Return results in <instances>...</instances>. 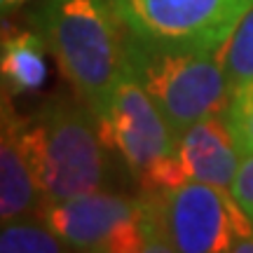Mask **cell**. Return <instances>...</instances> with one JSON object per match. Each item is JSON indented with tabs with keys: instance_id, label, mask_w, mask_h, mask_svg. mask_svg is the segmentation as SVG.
<instances>
[{
	"instance_id": "6da1fadb",
	"label": "cell",
	"mask_w": 253,
	"mask_h": 253,
	"mask_svg": "<svg viewBox=\"0 0 253 253\" xmlns=\"http://www.w3.org/2000/svg\"><path fill=\"white\" fill-rule=\"evenodd\" d=\"M36 24L75 94L101 118L129 71L125 26L110 0H45Z\"/></svg>"
},
{
	"instance_id": "7a4b0ae2",
	"label": "cell",
	"mask_w": 253,
	"mask_h": 253,
	"mask_svg": "<svg viewBox=\"0 0 253 253\" xmlns=\"http://www.w3.org/2000/svg\"><path fill=\"white\" fill-rule=\"evenodd\" d=\"M19 131L40 190V209L108 183L110 150L89 108L47 103L33 118H21Z\"/></svg>"
},
{
	"instance_id": "3957f363",
	"label": "cell",
	"mask_w": 253,
	"mask_h": 253,
	"mask_svg": "<svg viewBox=\"0 0 253 253\" xmlns=\"http://www.w3.org/2000/svg\"><path fill=\"white\" fill-rule=\"evenodd\" d=\"M126 61L176 138L199 120L225 115L235 89L213 49L153 47L126 36Z\"/></svg>"
},
{
	"instance_id": "277c9868",
	"label": "cell",
	"mask_w": 253,
	"mask_h": 253,
	"mask_svg": "<svg viewBox=\"0 0 253 253\" xmlns=\"http://www.w3.org/2000/svg\"><path fill=\"white\" fill-rule=\"evenodd\" d=\"M40 218L73 251H169L157 237L153 204L94 190L40 209Z\"/></svg>"
},
{
	"instance_id": "5b68a950",
	"label": "cell",
	"mask_w": 253,
	"mask_h": 253,
	"mask_svg": "<svg viewBox=\"0 0 253 253\" xmlns=\"http://www.w3.org/2000/svg\"><path fill=\"white\" fill-rule=\"evenodd\" d=\"M157 237L169 251L220 253L242 237L253 235V220L232 192L209 183L188 181L150 195Z\"/></svg>"
},
{
	"instance_id": "8992f818",
	"label": "cell",
	"mask_w": 253,
	"mask_h": 253,
	"mask_svg": "<svg viewBox=\"0 0 253 253\" xmlns=\"http://www.w3.org/2000/svg\"><path fill=\"white\" fill-rule=\"evenodd\" d=\"M126 36L153 47L216 49L249 0H110Z\"/></svg>"
},
{
	"instance_id": "52a82bcc",
	"label": "cell",
	"mask_w": 253,
	"mask_h": 253,
	"mask_svg": "<svg viewBox=\"0 0 253 253\" xmlns=\"http://www.w3.org/2000/svg\"><path fill=\"white\" fill-rule=\"evenodd\" d=\"M96 120L108 150L122 160L138 185L176 153V134L131 71L118 84L108 110Z\"/></svg>"
},
{
	"instance_id": "ba28073f",
	"label": "cell",
	"mask_w": 253,
	"mask_h": 253,
	"mask_svg": "<svg viewBox=\"0 0 253 253\" xmlns=\"http://www.w3.org/2000/svg\"><path fill=\"white\" fill-rule=\"evenodd\" d=\"M242 157L244 155L237 148L225 115L199 120L176 138V160L185 181L230 190Z\"/></svg>"
},
{
	"instance_id": "9c48e42d",
	"label": "cell",
	"mask_w": 253,
	"mask_h": 253,
	"mask_svg": "<svg viewBox=\"0 0 253 253\" xmlns=\"http://www.w3.org/2000/svg\"><path fill=\"white\" fill-rule=\"evenodd\" d=\"M21 118L14 110L2 106V134H0V218L2 223L26 218L40 209L33 169L28 164L26 150L21 143Z\"/></svg>"
},
{
	"instance_id": "30bf717a",
	"label": "cell",
	"mask_w": 253,
	"mask_h": 253,
	"mask_svg": "<svg viewBox=\"0 0 253 253\" xmlns=\"http://www.w3.org/2000/svg\"><path fill=\"white\" fill-rule=\"evenodd\" d=\"M47 42L40 31H12L2 38L0 71L5 94H31L47 80Z\"/></svg>"
},
{
	"instance_id": "8fae6325",
	"label": "cell",
	"mask_w": 253,
	"mask_h": 253,
	"mask_svg": "<svg viewBox=\"0 0 253 253\" xmlns=\"http://www.w3.org/2000/svg\"><path fill=\"white\" fill-rule=\"evenodd\" d=\"M213 54L223 66L232 89L253 80V2L237 19L232 31L223 38Z\"/></svg>"
},
{
	"instance_id": "7c38bea8",
	"label": "cell",
	"mask_w": 253,
	"mask_h": 253,
	"mask_svg": "<svg viewBox=\"0 0 253 253\" xmlns=\"http://www.w3.org/2000/svg\"><path fill=\"white\" fill-rule=\"evenodd\" d=\"M68 246L52 227L28 218H17L2 223L0 232V251L2 253H59Z\"/></svg>"
},
{
	"instance_id": "4fadbf2b",
	"label": "cell",
	"mask_w": 253,
	"mask_h": 253,
	"mask_svg": "<svg viewBox=\"0 0 253 253\" xmlns=\"http://www.w3.org/2000/svg\"><path fill=\"white\" fill-rule=\"evenodd\" d=\"M225 122L242 155H253V80L235 87Z\"/></svg>"
},
{
	"instance_id": "5bb4252c",
	"label": "cell",
	"mask_w": 253,
	"mask_h": 253,
	"mask_svg": "<svg viewBox=\"0 0 253 253\" xmlns=\"http://www.w3.org/2000/svg\"><path fill=\"white\" fill-rule=\"evenodd\" d=\"M230 192L237 199V204L242 207V211L253 220V155L242 157V164L235 173Z\"/></svg>"
},
{
	"instance_id": "9a60e30c",
	"label": "cell",
	"mask_w": 253,
	"mask_h": 253,
	"mask_svg": "<svg viewBox=\"0 0 253 253\" xmlns=\"http://www.w3.org/2000/svg\"><path fill=\"white\" fill-rule=\"evenodd\" d=\"M230 251H237V253H253V235L249 237H242V239H237L232 249Z\"/></svg>"
},
{
	"instance_id": "2e32d148",
	"label": "cell",
	"mask_w": 253,
	"mask_h": 253,
	"mask_svg": "<svg viewBox=\"0 0 253 253\" xmlns=\"http://www.w3.org/2000/svg\"><path fill=\"white\" fill-rule=\"evenodd\" d=\"M28 0H0V5H2V12H9V9L19 7V5H24Z\"/></svg>"
},
{
	"instance_id": "e0dca14e",
	"label": "cell",
	"mask_w": 253,
	"mask_h": 253,
	"mask_svg": "<svg viewBox=\"0 0 253 253\" xmlns=\"http://www.w3.org/2000/svg\"><path fill=\"white\" fill-rule=\"evenodd\" d=\"M249 2H253V0H249Z\"/></svg>"
}]
</instances>
